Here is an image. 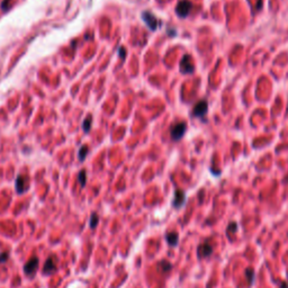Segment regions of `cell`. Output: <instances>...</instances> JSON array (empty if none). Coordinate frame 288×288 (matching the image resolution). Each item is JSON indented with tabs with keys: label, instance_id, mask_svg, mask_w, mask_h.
<instances>
[{
	"label": "cell",
	"instance_id": "2e32d148",
	"mask_svg": "<svg viewBox=\"0 0 288 288\" xmlns=\"http://www.w3.org/2000/svg\"><path fill=\"white\" fill-rule=\"evenodd\" d=\"M245 277L249 281V285H252L254 282V270L251 268H248L245 270Z\"/></svg>",
	"mask_w": 288,
	"mask_h": 288
},
{
	"label": "cell",
	"instance_id": "ba28073f",
	"mask_svg": "<svg viewBox=\"0 0 288 288\" xmlns=\"http://www.w3.org/2000/svg\"><path fill=\"white\" fill-rule=\"evenodd\" d=\"M208 111V105H207V101L206 100H200L198 101L197 104L195 105L194 110H193V115L195 117H199V118H204Z\"/></svg>",
	"mask_w": 288,
	"mask_h": 288
},
{
	"label": "cell",
	"instance_id": "ffe728a7",
	"mask_svg": "<svg viewBox=\"0 0 288 288\" xmlns=\"http://www.w3.org/2000/svg\"><path fill=\"white\" fill-rule=\"evenodd\" d=\"M8 259H9V253H8V252H2V253H0V264H5V262H7Z\"/></svg>",
	"mask_w": 288,
	"mask_h": 288
},
{
	"label": "cell",
	"instance_id": "ac0fdd59",
	"mask_svg": "<svg viewBox=\"0 0 288 288\" xmlns=\"http://www.w3.org/2000/svg\"><path fill=\"white\" fill-rule=\"evenodd\" d=\"M11 6H13V1H11V0H2V1H1V9L4 11L9 10L11 8Z\"/></svg>",
	"mask_w": 288,
	"mask_h": 288
},
{
	"label": "cell",
	"instance_id": "8992f818",
	"mask_svg": "<svg viewBox=\"0 0 288 288\" xmlns=\"http://www.w3.org/2000/svg\"><path fill=\"white\" fill-rule=\"evenodd\" d=\"M15 187H16V191L17 194H24L28 190L29 188V179H28L27 176H23V174H19L17 178H16V182H15Z\"/></svg>",
	"mask_w": 288,
	"mask_h": 288
},
{
	"label": "cell",
	"instance_id": "52a82bcc",
	"mask_svg": "<svg viewBox=\"0 0 288 288\" xmlns=\"http://www.w3.org/2000/svg\"><path fill=\"white\" fill-rule=\"evenodd\" d=\"M186 129H187V125L186 123H178L176 125H174L171 127V139L174 141H179L180 139H182V136L185 135L186 133Z\"/></svg>",
	"mask_w": 288,
	"mask_h": 288
},
{
	"label": "cell",
	"instance_id": "5bb4252c",
	"mask_svg": "<svg viewBox=\"0 0 288 288\" xmlns=\"http://www.w3.org/2000/svg\"><path fill=\"white\" fill-rule=\"evenodd\" d=\"M99 223V216L97 215V213H92L90 217V222H89V226L91 230H94Z\"/></svg>",
	"mask_w": 288,
	"mask_h": 288
},
{
	"label": "cell",
	"instance_id": "d6986e66",
	"mask_svg": "<svg viewBox=\"0 0 288 288\" xmlns=\"http://www.w3.org/2000/svg\"><path fill=\"white\" fill-rule=\"evenodd\" d=\"M238 231V223L236 222H231L227 226V235H230V233L233 232L235 233Z\"/></svg>",
	"mask_w": 288,
	"mask_h": 288
},
{
	"label": "cell",
	"instance_id": "5b68a950",
	"mask_svg": "<svg viewBox=\"0 0 288 288\" xmlns=\"http://www.w3.org/2000/svg\"><path fill=\"white\" fill-rule=\"evenodd\" d=\"M180 71L184 74H191L195 71V66L191 60V56L186 54L182 56V59L180 61Z\"/></svg>",
	"mask_w": 288,
	"mask_h": 288
},
{
	"label": "cell",
	"instance_id": "30bf717a",
	"mask_svg": "<svg viewBox=\"0 0 288 288\" xmlns=\"http://www.w3.org/2000/svg\"><path fill=\"white\" fill-rule=\"evenodd\" d=\"M186 203V194H185L184 190L181 189H177L174 191V200H172V206L174 208H181L182 206Z\"/></svg>",
	"mask_w": 288,
	"mask_h": 288
},
{
	"label": "cell",
	"instance_id": "277c9868",
	"mask_svg": "<svg viewBox=\"0 0 288 288\" xmlns=\"http://www.w3.org/2000/svg\"><path fill=\"white\" fill-rule=\"evenodd\" d=\"M213 251H214V246L208 243L207 241L200 243L197 248V257L198 259H205L212 256Z\"/></svg>",
	"mask_w": 288,
	"mask_h": 288
},
{
	"label": "cell",
	"instance_id": "44dd1931",
	"mask_svg": "<svg viewBox=\"0 0 288 288\" xmlns=\"http://www.w3.org/2000/svg\"><path fill=\"white\" fill-rule=\"evenodd\" d=\"M118 52H119V56H121L122 59H123V60L125 59V56H126V51H125V49H124V47H121V49H119V51H118Z\"/></svg>",
	"mask_w": 288,
	"mask_h": 288
},
{
	"label": "cell",
	"instance_id": "9a60e30c",
	"mask_svg": "<svg viewBox=\"0 0 288 288\" xmlns=\"http://www.w3.org/2000/svg\"><path fill=\"white\" fill-rule=\"evenodd\" d=\"M88 151H89V149H88V146L87 145H82L81 148H80V150H79V153H78V156H79V161H84V158L87 156V154H88Z\"/></svg>",
	"mask_w": 288,
	"mask_h": 288
},
{
	"label": "cell",
	"instance_id": "7a4b0ae2",
	"mask_svg": "<svg viewBox=\"0 0 288 288\" xmlns=\"http://www.w3.org/2000/svg\"><path fill=\"white\" fill-rule=\"evenodd\" d=\"M56 270H58L56 257L55 256H50V257L46 259L44 266H43L42 274L44 275V276H51V275L54 274Z\"/></svg>",
	"mask_w": 288,
	"mask_h": 288
},
{
	"label": "cell",
	"instance_id": "6da1fadb",
	"mask_svg": "<svg viewBox=\"0 0 288 288\" xmlns=\"http://www.w3.org/2000/svg\"><path fill=\"white\" fill-rule=\"evenodd\" d=\"M38 266H39V259L36 256L32 257L29 260L24 264V274L27 277H34L36 271L38 270Z\"/></svg>",
	"mask_w": 288,
	"mask_h": 288
},
{
	"label": "cell",
	"instance_id": "7c38bea8",
	"mask_svg": "<svg viewBox=\"0 0 288 288\" xmlns=\"http://www.w3.org/2000/svg\"><path fill=\"white\" fill-rule=\"evenodd\" d=\"M156 268H158V270L161 271V272H169V271L171 270V268H172V264H171L169 261L162 260L158 264Z\"/></svg>",
	"mask_w": 288,
	"mask_h": 288
},
{
	"label": "cell",
	"instance_id": "4fadbf2b",
	"mask_svg": "<svg viewBox=\"0 0 288 288\" xmlns=\"http://www.w3.org/2000/svg\"><path fill=\"white\" fill-rule=\"evenodd\" d=\"M78 181L81 187H84L86 186V182H87V172L86 170H81L78 174Z\"/></svg>",
	"mask_w": 288,
	"mask_h": 288
},
{
	"label": "cell",
	"instance_id": "3957f363",
	"mask_svg": "<svg viewBox=\"0 0 288 288\" xmlns=\"http://www.w3.org/2000/svg\"><path fill=\"white\" fill-rule=\"evenodd\" d=\"M191 8H193V4L189 0H181L178 2L177 7H176V14L178 15V17L186 18L190 13Z\"/></svg>",
	"mask_w": 288,
	"mask_h": 288
},
{
	"label": "cell",
	"instance_id": "e0dca14e",
	"mask_svg": "<svg viewBox=\"0 0 288 288\" xmlns=\"http://www.w3.org/2000/svg\"><path fill=\"white\" fill-rule=\"evenodd\" d=\"M91 119H92V117H91L90 115H88L87 117L84 118V125H82V129H84V132H89V131H90V127H91Z\"/></svg>",
	"mask_w": 288,
	"mask_h": 288
},
{
	"label": "cell",
	"instance_id": "7402d4cb",
	"mask_svg": "<svg viewBox=\"0 0 288 288\" xmlns=\"http://www.w3.org/2000/svg\"><path fill=\"white\" fill-rule=\"evenodd\" d=\"M280 288H288V284L282 281V282H280Z\"/></svg>",
	"mask_w": 288,
	"mask_h": 288
},
{
	"label": "cell",
	"instance_id": "8fae6325",
	"mask_svg": "<svg viewBox=\"0 0 288 288\" xmlns=\"http://www.w3.org/2000/svg\"><path fill=\"white\" fill-rule=\"evenodd\" d=\"M166 240H167L168 244L170 246H177L178 242H179V234L177 232H168L166 234Z\"/></svg>",
	"mask_w": 288,
	"mask_h": 288
},
{
	"label": "cell",
	"instance_id": "9c48e42d",
	"mask_svg": "<svg viewBox=\"0 0 288 288\" xmlns=\"http://www.w3.org/2000/svg\"><path fill=\"white\" fill-rule=\"evenodd\" d=\"M142 19L144 21L146 26H148L151 31H155L156 27H158V19H156L155 16H154L152 13H150V11H143Z\"/></svg>",
	"mask_w": 288,
	"mask_h": 288
}]
</instances>
